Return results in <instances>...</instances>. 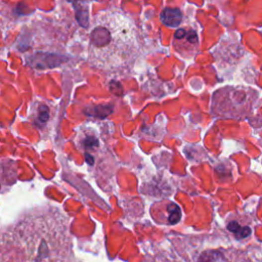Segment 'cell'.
<instances>
[{
	"label": "cell",
	"instance_id": "52a82bcc",
	"mask_svg": "<svg viewBox=\"0 0 262 262\" xmlns=\"http://www.w3.org/2000/svg\"><path fill=\"white\" fill-rule=\"evenodd\" d=\"M187 40L190 43H196L198 41V35L194 30H190L187 34Z\"/></svg>",
	"mask_w": 262,
	"mask_h": 262
},
{
	"label": "cell",
	"instance_id": "8992f818",
	"mask_svg": "<svg viewBox=\"0 0 262 262\" xmlns=\"http://www.w3.org/2000/svg\"><path fill=\"white\" fill-rule=\"evenodd\" d=\"M75 10H76V19H77L79 25L82 26L83 28L88 27V17H89L88 9L82 8V7L78 8L75 5Z\"/></svg>",
	"mask_w": 262,
	"mask_h": 262
},
{
	"label": "cell",
	"instance_id": "3957f363",
	"mask_svg": "<svg viewBox=\"0 0 262 262\" xmlns=\"http://www.w3.org/2000/svg\"><path fill=\"white\" fill-rule=\"evenodd\" d=\"M161 22L170 28H176L182 22V12L179 8L165 7L160 14Z\"/></svg>",
	"mask_w": 262,
	"mask_h": 262
},
{
	"label": "cell",
	"instance_id": "7a4b0ae2",
	"mask_svg": "<svg viewBox=\"0 0 262 262\" xmlns=\"http://www.w3.org/2000/svg\"><path fill=\"white\" fill-rule=\"evenodd\" d=\"M258 99V91L251 87L226 86L212 95L211 111L219 118L242 120L252 115Z\"/></svg>",
	"mask_w": 262,
	"mask_h": 262
},
{
	"label": "cell",
	"instance_id": "277c9868",
	"mask_svg": "<svg viewBox=\"0 0 262 262\" xmlns=\"http://www.w3.org/2000/svg\"><path fill=\"white\" fill-rule=\"evenodd\" d=\"M167 222L169 224H176L181 218V210L175 203H169L167 205Z\"/></svg>",
	"mask_w": 262,
	"mask_h": 262
},
{
	"label": "cell",
	"instance_id": "6da1fadb",
	"mask_svg": "<svg viewBox=\"0 0 262 262\" xmlns=\"http://www.w3.org/2000/svg\"><path fill=\"white\" fill-rule=\"evenodd\" d=\"M67 221L58 212H35L2 236V260H65L71 255Z\"/></svg>",
	"mask_w": 262,
	"mask_h": 262
},
{
	"label": "cell",
	"instance_id": "5b68a950",
	"mask_svg": "<svg viewBox=\"0 0 262 262\" xmlns=\"http://www.w3.org/2000/svg\"><path fill=\"white\" fill-rule=\"evenodd\" d=\"M228 230L232 233H234L236 235L237 238L240 239H244V238H247L248 236L251 235V229L248 228V226H245V228H243L241 226L237 221H232L228 224Z\"/></svg>",
	"mask_w": 262,
	"mask_h": 262
},
{
	"label": "cell",
	"instance_id": "9c48e42d",
	"mask_svg": "<svg viewBox=\"0 0 262 262\" xmlns=\"http://www.w3.org/2000/svg\"><path fill=\"white\" fill-rule=\"evenodd\" d=\"M67 1L72 2V3H76V2H77V0H67Z\"/></svg>",
	"mask_w": 262,
	"mask_h": 262
},
{
	"label": "cell",
	"instance_id": "ba28073f",
	"mask_svg": "<svg viewBox=\"0 0 262 262\" xmlns=\"http://www.w3.org/2000/svg\"><path fill=\"white\" fill-rule=\"evenodd\" d=\"M185 30L184 29H178L175 34H174V37H175L176 39H182L184 36H185Z\"/></svg>",
	"mask_w": 262,
	"mask_h": 262
}]
</instances>
